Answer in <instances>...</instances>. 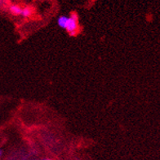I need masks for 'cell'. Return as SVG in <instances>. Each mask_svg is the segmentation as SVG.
Returning a JSON list of instances; mask_svg holds the SVG:
<instances>
[{
    "label": "cell",
    "instance_id": "cell-1",
    "mask_svg": "<svg viewBox=\"0 0 160 160\" xmlns=\"http://www.w3.org/2000/svg\"><path fill=\"white\" fill-rule=\"evenodd\" d=\"M66 31L69 33V35L75 36L78 31V16L75 12H72L69 16H68L67 21Z\"/></svg>",
    "mask_w": 160,
    "mask_h": 160
},
{
    "label": "cell",
    "instance_id": "cell-6",
    "mask_svg": "<svg viewBox=\"0 0 160 160\" xmlns=\"http://www.w3.org/2000/svg\"><path fill=\"white\" fill-rule=\"evenodd\" d=\"M2 149H0V158L2 157Z\"/></svg>",
    "mask_w": 160,
    "mask_h": 160
},
{
    "label": "cell",
    "instance_id": "cell-8",
    "mask_svg": "<svg viewBox=\"0 0 160 160\" xmlns=\"http://www.w3.org/2000/svg\"><path fill=\"white\" fill-rule=\"evenodd\" d=\"M41 160H51L50 158H43V159H41Z\"/></svg>",
    "mask_w": 160,
    "mask_h": 160
},
{
    "label": "cell",
    "instance_id": "cell-4",
    "mask_svg": "<svg viewBox=\"0 0 160 160\" xmlns=\"http://www.w3.org/2000/svg\"><path fill=\"white\" fill-rule=\"evenodd\" d=\"M33 9L30 7H22V10H21V14L20 15H22L23 17L28 18L30 17L32 15H33Z\"/></svg>",
    "mask_w": 160,
    "mask_h": 160
},
{
    "label": "cell",
    "instance_id": "cell-2",
    "mask_svg": "<svg viewBox=\"0 0 160 160\" xmlns=\"http://www.w3.org/2000/svg\"><path fill=\"white\" fill-rule=\"evenodd\" d=\"M9 11L11 15H20L22 7L17 4H11L9 6Z\"/></svg>",
    "mask_w": 160,
    "mask_h": 160
},
{
    "label": "cell",
    "instance_id": "cell-7",
    "mask_svg": "<svg viewBox=\"0 0 160 160\" xmlns=\"http://www.w3.org/2000/svg\"><path fill=\"white\" fill-rule=\"evenodd\" d=\"M1 1H2V2H3V3H4V2H7V1H8V0H1Z\"/></svg>",
    "mask_w": 160,
    "mask_h": 160
},
{
    "label": "cell",
    "instance_id": "cell-5",
    "mask_svg": "<svg viewBox=\"0 0 160 160\" xmlns=\"http://www.w3.org/2000/svg\"><path fill=\"white\" fill-rule=\"evenodd\" d=\"M2 5H3V2H2V1H1V0H0V9L2 8Z\"/></svg>",
    "mask_w": 160,
    "mask_h": 160
},
{
    "label": "cell",
    "instance_id": "cell-3",
    "mask_svg": "<svg viewBox=\"0 0 160 160\" xmlns=\"http://www.w3.org/2000/svg\"><path fill=\"white\" fill-rule=\"evenodd\" d=\"M67 21H68V16H66V15H60L57 19V24L59 27L64 29L66 28Z\"/></svg>",
    "mask_w": 160,
    "mask_h": 160
}]
</instances>
